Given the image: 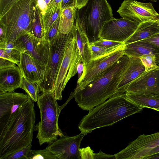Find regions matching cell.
<instances>
[{
  "label": "cell",
  "instance_id": "f6af8a7d",
  "mask_svg": "<svg viewBox=\"0 0 159 159\" xmlns=\"http://www.w3.org/2000/svg\"><path fill=\"white\" fill-rule=\"evenodd\" d=\"M88 0H76V7L77 9H80L84 6Z\"/></svg>",
  "mask_w": 159,
  "mask_h": 159
},
{
  "label": "cell",
  "instance_id": "7a4b0ae2",
  "mask_svg": "<svg viewBox=\"0 0 159 159\" xmlns=\"http://www.w3.org/2000/svg\"><path fill=\"white\" fill-rule=\"evenodd\" d=\"M129 62V57L123 55L106 74L84 89L72 93V96L79 107L83 110L89 111L116 93L117 86Z\"/></svg>",
  "mask_w": 159,
  "mask_h": 159
},
{
  "label": "cell",
  "instance_id": "7dc6e473",
  "mask_svg": "<svg viewBox=\"0 0 159 159\" xmlns=\"http://www.w3.org/2000/svg\"><path fill=\"white\" fill-rule=\"evenodd\" d=\"M159 159V153L149 157L147 158V159Z\"/></svg>",
  "mask_w": 159,
  "mask_h": 159
},
{
  "label": "cell",
  "instance_id": "5b68a950",
  "mask_svg": "<svg viewBox=\"0 0 159 159\" xmlns=\"http://www.w3.org/2000/svg\"><path fill=\"white\" fill-rule=\"evenodd\" d=\"M39 108L40 120L35 126L38 131L36 138L40 145L44 143H51L64 134L58 125V119L61 111L54 93L42 92L37 101Z\"/></svg>",
  "mask_w": 159,
  "mask_h": 159
},
{
  "label": "cell",
  "instance_id": "3957f363",
  "mask_svg": "<svg viewBox=\"0 0 159 159\" xmlns=\"http://www.w3.org/2000/svg\"><path fill=\"white\" fill-rule=\"evenodd\" d=\"M143 109L128 99L125 93H116L90 110L80 121L78 128L87 134L97 129L113 125Z\"/></svg>",
  "mask_w": 159,
  "mask_h": 159
},
{
  "label": "cell",
  "instance_id": "9a60e30c",
  "mask_svg": "<svg viewBox=\"0 0 159 159\" xmlns=\"http://www.w3.org/2000/svg\"><path fill=\"white\" fill-rule=\"evenodd\" d=\"M18 39L24 50L45 70L49 57L50 42L44 39L36 37L30 33L22 36Z\"/></svg>",
  "mask_w": 159,
  "mask_h": 159
},
{
  "label": "cell",
  "instance_id": "e575fe53",
  "mask_svg": "<svg viewBox=\"0 0 159 159\" xmlns=\"http://www.w3.org/2000/svg\"><path fill=\"white\" fill-rule=\"evenodd\" d=\"M92 44L97 46L107 48H116L125 45L124 42L115 41L101 38H99Z\"/></svg>",
  "mask_w": 159,
  "mask_h": 159
},
{
  "label": "cell",
  "instance_id": "74e56055",
  "mask_svg": "<svg viewBox=\"0 0 159 159\" xmlns=\"http://www.w3.org/2000/svg\"><path fill=\"white\" fill-rule=\"evenodd\" d=\"M116 159L115 154L111 155L106 154L102 152L101 150L98 153L94 154V159Z\"/></svg>",
  "mask_w": 159,
  "mask_h": 159
},
{
  "label": "cell",
  "instance_id": "d6986e66",
  "mask_svg": "<svg viewBox=\"0 0 159 159\" xmlns=\"http://www.w3.org/2000/svg\"><path fill=\"white\" fill-rule=\"evenodd\" d=\"M129 57V65L117 86V93H125L129 84L145 71V67L139 57Z\"/></svg>",
  "mask_w": 159,
  "mask_h": 159
},
{
  "label": "cell",
  "instance_id": "c3c4849f",
  "mask_svg": "<svg viewBox=\"0 0 159 159\" xmlns=\"http://www.w3.org/2000/svg\"></svg>",
  "mask_w": 159,
  "mask_h": 159
},
{
  "label": "cell",
  "instance_id": "ba28073f",
  "mask_svg": "<svg viewBox=\"0 0 159 159\" xmlns=\"http://www.w3.org/2000/svg\"><path fill=\"white\" fill-rule=\"evenodd\" d=\"M82 62L74 30L73 36L66 50L55 81L54 93L57 100L62 99V92L68 81L77 73V66Z\"/></svg>",
  "mask_w": 159,
  "mask_h": 159
},
{
  "label": "cell",
  "instance_id": "d4e9b609",
  "mask_svg": "<svg viewBox=\"0 0 159 159\" xmlns=\"http://www.w3.org/2000/svg\"><path fill=\"white\" fill-rule=\"evenodd\" d=\"M0 48L4 49L17 65L19 63L21 52L23 50L16 40L13 42H3L0 43Z\"/></svg>",
  "mask_w": 159,
  "mask_h": 159
},
{
  "label": "cell",
  "instance_id": "e0dca14e",
  "mask_svg": "<svg viewBox=\"0 0 159 159\" xmlns=\"http://www.w3.org/2000/svg\"><path fill=\"white\" fill-rule=\"evenodd\" d=\"M17 65L22 76L38 84L42 81L45 70L36 63L26 50L21 52L20 60Z\"/></svg>",
  "mask_w": 159,
  "mask_h": 159
},
{
  "label": "cell",
  "instance_id": "4dcf8cb0",
  "mask_svg": "<svg viewBox=\"0 0 159 159\" xmlns=\"http://www.w3.org/2000/svg\"><path fill=\"white\" fill-rule=\"evenodd\" d=\"M145 67V71L159 69L156 61V57L153 54H145L139 57Z\"/></svg>",
  "mask_w": 159,
  "mask_h": 159
},
{
  "label": "cell",
  "instance_id": "836d02e7",
  "mask_svg": "<svg viewBox=\"0 0 159 159\" xmlns=\"http://www.w3.org/2000/svg\"><path fill=\"white\" fill-rule=\"evenodd\" d=\"M32 146L30 144L5 157L4 159H28V157Z\"/></svg>",
  "mask_w": 159,
  "mask_h": 159
},
{
  "label": "cell",
  "instance_id": "d6a6232c",
  "mask_svg": "<svg viewBox=\"0 0 159 159\" xmlns=\"http://www.w3.org/2000/svg\"><path fill=\"white\" fill-rule=\"evenodd\" d=\"M16 64L4 49L0 48V69L15 66Z\"/></svg>",
  "mask_w": 159,
  "mask_h": 159
},
{
  "label": "cell",
  "instance_id": "484cf974",
  "mask_svg": "<svg viewBox=\"0 0 159 159\" xmlns=\"http://www.w3.org/2000/svg\"><path fill=\"white\" fill-rule=\"evenodd\" d=\"M61 10V6L48 10L45 15L41 18L45 35L53 23L60 16Z\"/></svg>",
  "mask_w": 159,
  "mask_h": 159
},
{
  "label": "cell",
  "instance_id": "8fae6325",
  "mask_svg": "<svg viewBox=\"0 0 159 159\" xmlns=\"http://www.w3.org/2000/svg\"><path fill=\"white\" fill-rule=\"evenodd\" d=\"M159 145V132L141 134L125 148L115 154L116 159H144L151 150Z\"/></svg>",
  "mask_w": 159,
  "mask_h": 159
},
{
  "label": "cell",
  "instance_id": "ffe728a7",
  "mask_svg": "<svg viewBox=\"0 0 159 159\" xmlns=\"http://www.w3.org/2000/svg\"><path fill=\"white\" fill-rule=\"evenodd\" d=\"M124 54L130 57H139L145 54L154 55L156 61L159 66V47L143 40L138 41L125 45Z\"/></svg>",
  "mask_w": 159,
  "mask_h": 159
},
{
  "label": "cell",
  "instance_id": "cb8c5ba5",
  "mask_svg": "<svg viewBox=\"0 0 159 159\" xmlns=\"http://www.w3.org/2000/svg\"><path fill=\"white\" fill-rule=\"evenodd\" d=\"M76 8L72 7L62 10L60 16V31L64 34H68L73 28L75 19Z\"/></svg>",
  "mask_w": 159,
  "mask_h": 159
},
{
  "label": "cell",
  "instance_id": "1f68e13d",
  "mask_svg": "<svg viewBox=\"0 0 159 159\" xmlns=\"http://www.w3.org/2000/svg\"><path fill=\"white\" fill-rule=\"evenodd\" d=\"M60 16L53 23L45 33L44 39L49 42L56 38L60 33Z\"/></svg>",
  "mask_w": 159,
  "mask_h": 159
},
{
  "label": "cell",
  "instance_id": "f1b7e54d",
  "mask_svg": "<svg viewBox=\"0 0 159 159\" xmlns=\"http://www.w3.org/2000/svg\"><path fill=\"white\" fill-rule=\"evenodd\" d=\"M125 45L116 48H107L90 44L91 51L92 59H94L101 56L107 55L116 51L123 48Z\"/></svg>",
  "mask_w": 159,
  "mask_h": 159
},
{
  "label": "cell",
  "instance_id": "ab89813d",
  "mask_svg": "<svg viewBox=\"0 0 159 159\" xmlns=\"http://www.w3.org/2000/svg\"><path fill=\"white\" fill-rule=\"evenodd\" d=\"M143 40L154 44L159 47V33Z\"/></svg>",
  "mask_w": 159,
  "mask_h": 159
},
{
  "label": "cell",
  "instance_id": "4316f807",
  "mask_svg": "<svg viewBox=\"0 0 159 159\" xmlns=\"http://www.w3.org/2000/svg\"><path fill=\"white\" fill-rule=\"evenodd\" d=\"M20 88L24 90L34 102H37L40 91L37 83L33 82L22 76Z\"/></svg>",
  "mask_w": 159,
  "mask_h": 159
},
{
  "label": "cell",
  "instance_id": "277c9868",
  "mask_svg": "<svg viewBox=\"0 0 159 159\" xmlns=\"http://www.w3.org/2000/svg\"><path fill=\"white\" fill-rule=\"evenodd\" d=\"M37 7L35 0H17L0 17L5 33L4 42H14L30 33Z\"/></svg>",
  "mask_w": 159,
  "mask_h": 159
},
{
  "label": "cell",
  "instance_id": "44dd1931",
  "mask_svg": "<svg viewBox=\"0 0 159 159\" xmlns=\"http://www.w3.org/2000/svg\"><path fill=\"white\" fill-rule=\"evenodd\" d=\"M74 30L78 47L84 66L92 60V56L90 43L82 25L75 20Z\"/></svg>",
  "mask_w": 159,
  "mask_h": 159
},
{
  "label": "cell",
  "instance_id": "5bb4252c",
  "mask_svg": "<svg viewBox=\"0 0 159 159\" xmlns=\"http://www.w3.org/2000/svg\"><path fill=\"white\" fill-rule=\"evenodd\" d=\"M86 134L81 132L73 136L64 134L46 148L58 159H81L79 149L81 141Z\"/></svg>",
  "mask_w": 159,
  "mask_h": 159
},
{
  "label": "cell",
  "instance_id": "f546056e",
  "mask_svg": "<svg viewBox=\"0 0 159 159\" xmlns=\"http://www.w3.org/2000/svg\"><path fill=\"white\" fill-rule=\"evenodd\" d=\"M28 159H58L50 151L46 148L39 150L30 151Z\"/></svg>",
  "mask_w": 159,
  "mask_h": 159
},
{
  "label": "cell",
  "instance_id": "6da1fadb",
  "mask_svg": "<svg viewBox=\"0 0 159 159\" xmlns=\"http://www.w3.org/2000/svg\"><path fill=\"white\" fill-rule=\"evenodd\" d=\"M33 102L30 98L0 133V159L31 144L36 119Z\"/></svg>",
  "mask_w": 159,
  "mask_h": 159
},
{
  "label": "cell",
  "instance_id": "8992f818",
  "mask_svg": "<svg viewBox=\"0 0 159 159\" xmlns=\"http://www.w3.org/2000/svg\"><path fill=\"white\" fill-rule=\"evenodd\" d=\"M113 18L107 0H88L84 6L76 9L75 19L84 26L90 44L99 39L104 24Z\"/></svg>",
  "mask_w": 159,
  "mask_h": 159
},
{
  "label": "cell",
  "instance_id": "8d00e7d4",
  "mask_svg": "<svg viewBox=\"0 0 159 159\" xmlns=\"http://www.w3.org/2000/svg\"><path fill=\"white\" fill-rule=\"evenodd\" d=\"M79 151L81 159H94L93 151L89 146L84 148H80Z\"/></svg>",
  "mask_w": 159,
  "mask_h": 159
},
{
  "label": "cell",
  "instance_id": "30bf717a",
  "mask_svg": "<svg viewBox=\"0 0 159 159\" xmlns=\"http://www.w3.org/2000/svg\"><path fill=\"white\" fill-rule=\"evenodd\" d=\"M117 12L122 18L137 23L159 20V14L151 2L143 3L135 0H125Z\"/></svg>",
  "mask_w": 159,
  "mask_h": 159
},
{
  "label": "cell",
  "instance_id": "7bdbcfd3",
  "mask_svg": "<svg viewBox=\"0 0 159 159\" xmlns=\"http://www.w3.org/2000/svg\"><path fill=\"white\" fill-rule=\"evenodd\" d=\"M84 65L82 62L78 64L77 67V73L78 74L77 80H79L81 77L84 70Z\"/></svg>",
  "mask_w": 159,
  "mask_h": 159
},
{
  "label": "cell",
  "instance_id": "d590c367",
  "mask_svg": "<svg viewBox=\"0 0 159 159\" xmlns=\"http://www.w3.org/2000/svg\"><path fill=\"white\" fill-rule=\"evenodd\" d=\"M51 0H35L36 7L41 16V18L45 14L48 6Z\"/></svg>",
  "mask_w": 159,
  "mask_h": 159
},
{
  "label": "cell",
  "instance_id": "ee69618b",
  "mask_svg": "<svg viewBox=\"0 0 159 159\" xmlns=\"http://www.w3.org/2000/svg\"><path fill=\"white\" fill-rule=\"evenodd\" d=\"M159 153V145L153 148L148 153L144 159L147 158L151 156Z\"/></svg>",
  "mask_w": 159,
  "mask_h": 159
},
{
  "label": "cell",
  "instance_id": "603a6c76",
  "mask_svg": "<svg viewBox=\"0 0 159 159\" xmlns=\"http://www.w3.org/2000/svg\"><path fill=\"white\" fill-rule=\"evenodd\" d=\"M129 100L143 108H148L159 111V97L125 93Z\"/></svg>",
  "mask_w": 159,
  "mask_h": 159
},
{
  "label": "cell",
  "instance_id": "7c38bea8",
  "mask_svg": "<svg viewBox=\"0 0 159 159\" xmlns=\"http://www.w3.org/2000/svg\"><path fill=\"white\" fill-rule=\"evenodd\" d=\"M139 24L123 18H114L104 24L99 38L125 42L135 31Z\"/></svg>",
  "mask_w": 159,
  "mask_h": 159
},
{
  "label": "cell",
  "instance_id": "f35d334b",
  "mask_svg": "<svg viewBox=\"0 0 159 159\" xmlns=\"http://www.w3.org/2000/svg\"><path fill=\"white\" fill-rule=\"evenodd\" d=\"M61 7L62 10L70 7H76V0H62Z\"/></svg>",
  "mask_w": 159,
  "mask_h": 159
},
{
  "label": "cell",
  "instance_id": "4fadbf2b",
  "mask_svg": "<svg viewBox=\"0 0 159 159\" xmlns=\"http://www.w3.org/2000/svg\"><path fill=\"white\" fill-rule=\"evenodd\" d=\"M27 94L14 91L0 93V133L6 128L19 108L30 98Z\"/></svg>",
  "mask_w": 159,
  "mask_h": 159
},
{
  "label": "cell",
  "instance_id": "bcb514c9",
  "mask_svg": "<svg viewBox=\"0 0 159 159\" xmlns=\"http://www.w3.org/2000/svg\"><path fill=\"white\" fill-rule=\"evenodd\" d=\"M0 43L5 41V33L3 28L0 25Z\"/></svg>",
  "mask_w": 159,
  "mask_h": 159
},
{
  "label": "cell",
  "instance_id": "52a82bcc",
  "mask_svg": "<svg viewBox=\"0 0 159 159\" xmlns=\"http://www.w3.org/2000/svg\"><path fill=\"white\" fill-rule=\"evenodd\" d=\"M74 26L69 33L64 34L60 32L50 42V52L48 61L42 81L38 84L40 92L54 93L57 74L66 50L74 35Z\"/></svg>",
  "mask_w": 159,
  "mask_h": 159
},
{
  "label": "cell",
  "instance_id": "7402d4cb",
  "mask_svg": "<svg viewBox=\"0 0 159 159\" xmlns=\"http://www.w3.org/2000/svg\"><path fill=\"white\" fill-rule=\"evenodd\" d=\"M158 33L159 20L142 23L134 33L125 42V44L146 39Z\"/></svg>",
  "mask_w": 159,
  "mask_h": 159
},
{
  "label": "cell",
  "instance_id": "9c48e42d",
  "mask_svg": "<svg viewBox=\"0 0 159 159\" xmlns=\"http://www.w3.org/2000/svg\"><path fill=\"white\" fill-rule=\"evenodd\" d=\"M124 48L92 59L84 66L82 74L80 79L77 80V86L74 92L84 89L90 83L107 73L115 63L124 55Z\"/></svg>",
  "mask_w": 159,
  "mask_h": 159
},
{
  "label": "cell",
  "instance_id": "b9f144b4",
  "mask_svg": "<svg viewBox=\"0 0 159 159\" xmlns=\"http://www.w3.org/2000/svg\"><path fill=\"white\" fill-rule=\"evenodd\" d=\"M62 0H51L48 6L47 11L56 8L58 7L61 6Z\"/></svg>",
  "mask_w": 159,
  "mask_h": 159
},
{
  "label": "cell",
  "instance_id": "60d3db41",
  "mask_svg": "<svg viewBox=\"0 0 159 159\" xmlns=\"http://www.w3.org/2000/svg\"><path fill=\"white\" fill-rule=\"evenodd\" d=\"M12 0H0V16L7 7Z\"/></svg>",
  "mask_w": 159,
  "mask_h": 159
},
{
  "label": "cell",
  "instance_id": "2e32d148",
  "mask_svg": "<svg viewBox=\"0 0 159 159\" xmlns=\"http://www.w3.org/2000/svg\"><path fill=\"white\" fill-rule=\"evenodd\" d=\"M125 93L159 97V69L145 71L129 84Z\"/></svg>",
  "mask_w": 159,
  "mask_h": 159
},
{
  "label": "cell",
  "instance_id": "83f0119b",
  "mask_svg": "<svg viewBox=\"0 0 159 159\" xmlns=\"http://www.w3.org/2000/svg\"><path fill=\"white\" fill-rule=\"evenodd\" d=\"M29 33L36 37L44 39L45 34L41 16L37 8L31 22Z\"/></svg>",
  "mask_w": 159,
  "mask_h": 159
},
{
  "label": "cell",
  "instance_id": "ac0fdd59",
  "mask_svg": "<svg viewBox=\"0 0 159 159\" xmlns=\"http://www.w3.org/2000/svg\"><path fill=\"white\" fill-rule=\"evenodd\" d=\"M22 76L16 66L0 69V93L13 91L19 88Z\"/></svg>",
  "mask_w": 159,
  "mask_h": 159
}]
</instances>
